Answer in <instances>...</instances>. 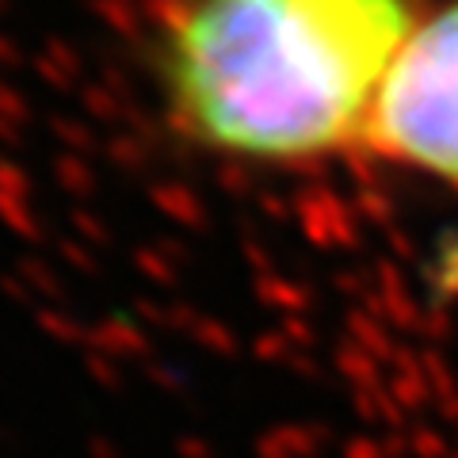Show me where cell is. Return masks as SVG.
I'll use <instances>...</instances> for the list:
<instances>
[{
  "mask_svg": "<svg viewBox=\"0 0 458 458\" xmlns=\"http://www.w3.org/2000/svg\"><path fill=\"white\" fill-rule=\"evenodd\" d=\"M405 0H199L168 38L180 123L245 157H313L363 131L397 50Z\"/></svg>",
  "mask_w": 458,
  "mask_h": 458,
  "instance_id": "6da1fadb",
  "label": "cell"
},
{
  "mask_svg": "<svg viewBox=\"0 0 458 458\" xmlns=\"http://www.w3.org/2000/svg\"><path fill=\"white\" fill-rule=\"evenodd\" d=\"M363 138L394 161L458 183V4L405 38L370 104Z\"/></svg>",
  "mask_w": 458,
  "mask_h": 458,
  "instance_id": "7a4b0ae2",
  "label": "cell"
}]
</instances>
